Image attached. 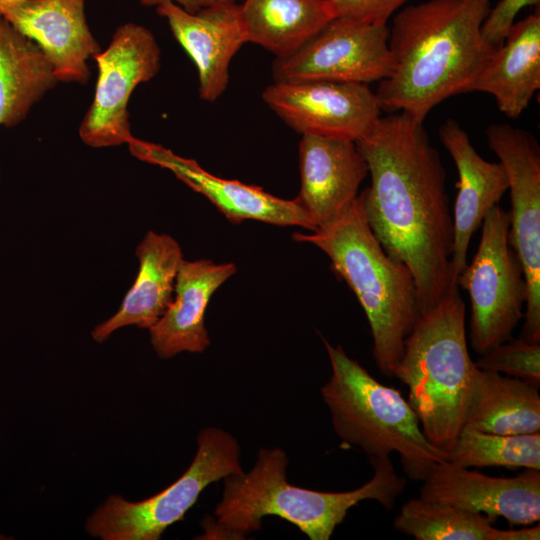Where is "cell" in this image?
<instances>
[{"label": "cell", "mask_w": 540, "mask_h": 540, "mask_svg": "<svg viewBox=\"0 0 540 540\" xmlns=\"http://www.w3.org/2000/svg\"><path fill=\"white\" fill-rule=\"evenodd\" d=\"M423 123L404 112L380 116L356 142L371 177L359 195L367 223L385 252L411 271L422 313L458 287L446 171Z\"/></svg>", "instance_id": "cell-1"}, {"label": "cell", "mask_w": 540, "mask_h": 540, "mask_svg": "<svg viewBox=\"0 0 540 540\" xmlns=\"http://www.w3.org/2000/svg\"><path fill=\"white\" fill-rule=\"evenodd\" d=\"M492 0H428L398 12L389 28L391 75L375 92L381 110L424 122L465 89L495 50L481 36Z\"/></svg>", "instance_id": "cell-2"}, {"label": "cell", "mask_w": 540, "mask_h": 540, "mask_svg": "<svg viewBox=\"0 0 540 540\" xmlns=\"http://www.w3.org/2000/svg\"><path fill=\"white\" fill-rule=\"evenodd\" d=\"M373 476L344 492H323L292 485L287 480L288 457L279 447L261 448L247 473L224 478L214 519L203 521V539H244L262 527L265 516H277L296 526L310 540H329L347 512L363 500L390 509L407 481L398 476L389 457H368Z\"/></svg>", "instance_id": "cell-3"}, {"label": "cell", "mask_w": 540, "mask_h": 540, "mask_svg": "<svg viewBox=\"0 0 540 540\" xmlns=\"http://www.w3.org/2000/svg\"><path fill=\"white\" fill-rule=\"evenodd\" d=\"M331 261L332 271L357 297L369 323L379 371L394 377L404 342L422 314L413 275L391 258L371 231L357 198L336 218L311 233L293 234Z\"/></svg>", "instance_id": "cell-4"}, {"label": "cell", "mask_w": 540, "mask_h": 540, "mask_svg": "<svg viewBox=\"0 0 540 540\" xmlns=\"http://www.w3.org/2000/svg\"><path fill=\"white\" fill-rule=\"evenodd\" d=\"M459 287L422 313L404 342L394 377L409 390L427 440L448 454L465 424L477 370L467 344Z\"/></svg>", "instance_id": "cell-5"}, {"label": "cell", "mask_w": 540, "mask_h": 540, "mask_svg": "<svg viewBox=\"0 0 540 540\" xmlns=\"http://www.w3.org/2000/svg\"><path fill=\"white\" fill-rule=\"evenodd\" d=\"M322 340L332 374L321 395L343 443L358 446L368 457L398 453L413 480H419L431 464L447 460V453L427 440L414 410L397 389L377 381L341 346Z\"/></svg>", "instance_id": "cell-6"}, {"label": "cell", "mask_w": 540, "mask_h": 540, "mask_svg": "<svg viewBox=\"0 0 540 540\" xmlns=\"http://www.w3.org/2000/svg\"><path fill=\"white\" fill-rule=\"evenodd\" d=\"M243 472L236 438L218 427L204 428L197 437L195 457L181 477L139 502L109 496L88 518L86 530L103 540H158L183 519L208 485Z\"/></svg>", "instance_id": "cell-7"}, {"label": "cell", "mask_w": 540, "mask_h": 540, "mask_svg": "<svg viewBox=\"0 0 540 540\" xmlns=\"http://www.w3.org/2000/svg\"><path fill=\"white\" fill-rule=\"evenodd\" d=\"M510 213L499 204L485 216L472 261L457 277L471 304L469 340L482 355L509 340L524 317L527 283L509 242Z\"/></svg>", "instance_id": "cell-8"}, {"label": "cell", "mask_w": 540, "mask_h": 540, "mask_svg": "<svg viewBox=\"0 0 540 540\" xmlns=\"http://www.w3.org/2000/svg\"><path fill=\"white\" fill-rule=\"evenodd\" d=\"M485 135L506 172L511 201L509 242L527 283L519 338L540 343V146L530 132L509 124H491Z\"/></svg>", "instance_id": "cell-9"}, {"label": "cell", "mask_w": 540, "mask_h": 540, "mask_svg": "<svg viewBox=\"0 0 540 540\" xmlns=\"http://www.w3.org/2000/svg\"><path fill=\"white\" fill-rule=\"evenodd\" d=\"M94 60L98 68L95 94L79 126V136L92 148L128 144L131 133L128 102L135 88L160 70L161 51L153 33L128 22L119 26Z\"/></svg>", "instance_id": "cell-10"}, {"label": "cell", "mask_w": 540, "mask_h": 540, "mask_svg": "<svg viewBox=\"0 0 540 540\" xmlns=\"http://www.w3.org/2000/svg\"><path fill=\"white\" fill-rule=\"evenodd\" d=\"M387 24L334 17L294 53L275 58L274 81H331L368 85L394 69Z\"/></svg>", "instance_id": "cell-11"}, {"label": "cell", "mask_w": 540, "mask_h": 540, "mask_svg": "<svg viewBox=\"0 0 540 540\" xmlns=\"http://www.w3.org/2000/svg\"><path fill=\"white\" fill-rule=\"evenodd\" d=\"M262 100L301 135L354 142L373 128L382 111L375 92L358 83L274 81L263 90Z\"/></svg>", "instance_id": "cell-12"}, {"label": "cell", "mask_w": 540, "mask_h": 540, "mask_svg": "<svg viewBox=\"0 0 540 540\" xmlns=\"http://www.w3.org/2000/svg\"><path fill=\"white\" fill-rule=\"evenodd\" d=\"M419 497L504 517L513 525L540 520V470L526 469L515 477H491L447 461L431 464L421 475Z\"/></svg>", "instance_id": "cell-13"}, {"label": "cell", "mask_w": 540, "mask_h": 540, "mask_svg": "<svg viewBox=\"0 0 540 540\" xmlns=\"http://www.w3.org/2000/svg\"><path fill=\"white\" fill-rule=\"evenodd\" d=\"M128 146L136 158L171 171L192 190L205 196L232 223L256 220L277 226H298L311 232L317 229L297 198H279L261 187L217 177L195 160L181 157L159 144L133 137Z\"/></svg>", "instance_id": "cell-14"}, {"label": "cell", "mask_w": 540, "mask_h": 540, "mask_svg": "<svg viewBox=\"0 0 540 540\" xmlns=\"http://www.w3.org/2000/svg\"><path fill=\"white\" fill-rule=\"evenodd\" d=\"M156 12L195 64L200 99L216 101L228 86L233 57L248 43L240 4L220 2L190 13L168 2Z\"/></svg>", "instance_id": "cell-15"}, {"label": "cell", "mask_w": 540, "mask_h": 540, "mask_svg": "<svg viewBox=\"0 0 540 540\" xmlns=\"http://www.w3.org/2000/svg\"><path fill=\"white\" fill-rule=\"evenodd\" d=\"M86 0H24L1 15L34 41L59 82L86 84L88 60L101 51L87 23Z\"/></svg>", "instance_id": "cell-16"}, {"label": "cell", "mask_w": 540, "mask_h": 540, "mask_svg": "<svg viewBox=\"0 0 540 540\" xmlns=\"http://www.w3.org/2000/svg\"><path fill=\"white\" fill-rule=\"evenodd\" d=\"M438 135L458 171L451 255L452 276L457 284V277L467 264L470 240L508 190V180L501 163L482 158L456 120L447 119L439 127Z\"/></svg>", "instance_id": "cell-17"}, {"label": "cell", "mask_w": 540, "mask_h": 540, "mask_svg": "<svg viewBox=\"0 0 540 540\" xmlns=\"http://www.w3.org/2000/svg\"><path fill=\"white\" fill-rule=\"evenodd\" d=\"M300 191L296 197L317 225L336 218L356 198L368 175L356 142L302 135L299 142Z\"/></svg>", "instance_id": "cell-18"}, {"label": "cell", "mask_w": 540, "mask_h": 540, "mask_svg": "<svg viewBox=\"0 0 540 540\" xmlns=\"http://www.w3.org/2000/svg\"><path fill=\"white\" fill-rule=\"evenodd\" d=\"M236 271L233 263L208 259L181 261L175 296L160 319L148 329L159 358L169 359L182 352L202 353L208 348L210 338L204 323L208 303Z\"/></svg>", "instance_id": "cell-19"}, {"label": "cell", "mask_w": 540, "mask_h": 540, "mask_svg": "<svg viewBox=\"0 0 540 540\" xmlns=\"http://www.w3.org/2000/svg\"><path fill=\"white\" fill-rule=\"evenodd\" d=\"M135 254L139 270L133 285L118 311L91 332L98 343L122 327L135 325L150 329L173 300L176 276L183 260L179 243L168 234L149 230Z\"/></svg>", "instance_id": "cell-20"}, {"label": "cell", "mask_w": 540, "mask_h": 540, "mask_svg": "<svg viewBox=\"0 0 540 540\" xmlns=\"http://www.w3.org/2000/svg\"><path fill=\"white\" fill-rule=\"evenodd\" d=\"M540 88V12L515 22L503 44L465 89L492 95L498 109L516 119Z\"/></svg>", "instance_id": "cell-21"}, {"label": "cell", "mask_w": 540, "mask_h": 540, "mask_svg": "<svg viewBox=\"0 0 540 540\" xmlns=\"http://www.w3.org/2000/svg\"><path fill=\"white\" fill-rule=\"evenodd\" d=\"M58 82L41 48L0 15V126L20 124Z\"/></svg>", "instance_id": "cell-22"}, {"label": "cell", "mask_w": 540, "mask_h": 540, "mask_svg": "<svg viewBox=\"0 0 540 540\" xmlns=\"http://www.w3.org/2000/svg\"><path fill=\"white\" fill-rule=\"evenodd\" d=\"M464 425L500 435L538 433V388L518 378L477 368Z\"/></svg>", "instance_id": "cell-23"}, {"label": "cell", "mask_w": 540, "mask_h": 540, "mask_svg": "<svg viewBox=\"0 0 540 540\" xmlns=\"http://www.w3.org/2000/svg\"><path fill=\"white\" fill-rule=\"evenodd\" d=\"M240 13L247 42L285 57L334 18L328 0H244Z\"/></svg>", "instance_id": "cell-24"}, {"label": "cell", "mask_w": 540, "mask_h": 540, "mask_svg": "<svg viewBox=\"0 0 540 540\" xmlns=\"http://www.w3.org/2000/svg\"><path fill=\"white\" fill-rule=\"evenodd\" d=\"M488 516L421 497L408 500L394 528L416 540H538L540 526L501 530Z\"/></svg>", "instance_id": "cell-25"}, {"label": "cell", "mask_w": 540, "mask_h": 540, "mask_svg": "<svg viewBox=\"0 0 540 540\" xmlns=\"http://www.w3.org/2000/svg\"><path fill=\"white\" fill-rule=\"evenodd\" d=\"M446 461L462 468L502 466L540 470V432L500 435L464 425Z\"/></svg>", "instance_id": "cell-26"}, {"label": "cell", "mask_w": 540, "mask_h": 540, "mask_svg": "<svg viewBox=\"0 0 540 540\" xmlns=\"http://www.w3.org/2000/svg\"><path fill=\"white\" fill-rule=\"evenodd\" d=\"M475 365L482 370L521 379L538 388L540 384V343L510 338L480 355Z\"/></svg>", "instance_id": "cell-27"}, {"label": "cell", "mask_w": 540, "mask_h": 540, "mask_svg": "<svg viewBox=\"0 0 540 540\" xmlns=\"http://www.w3.org/2000/svg\"><path fill=\"white\" fill-rule=\"evenodd\" d=\"M540 0H500L494 8H490L481 25V36L484 42L497 50L505 41L517 14L527 6H539Z\"/></svg>", "instance_id": "cell-28"}, {"label": "cell", "mask_w": 540, "mask_h": 540, "mask_svg": "<svg viewBox=\"0 0 540 540\" xmlns=\"http://www.w3.org/2000/svg\"><path fill=\"white\" fill-rule=\"evenodd\" d=\"M334 17L351 18L372 24L388 19L408 0H328Z\"/></svg>", "instance_id": "cell-29"}, {"label": "cell", "mask_w": 540, "mask_h": 540, "mask_svg": "<svg viewBox=\"0 0 540 540\" xmlns=\"http://www.w3.org/2000/svg\"><path fill=\"white\" fill-rule=\"evenodd\" d=\"M168 2L181 7L187 12L194 13L216 3L237 2V0H140L141 5L147 7H157Z\"/></svg>", "instance_id": "cell-30"}, {"label": "cell", "mask_w": 540, "mask_h": 540, "mask_svg": "<svg viewBox=\"0 0 540 540\" xmlns=\"http://www.w3.org/2000/svg\"><path fill=\"white\" fill-rule=\"evenodd\" d=\"M24 0H0V15L9 7Z\"/></svg>", "instance_id": "cell-31"}, {"label": "cell", "mask_w": 540, "mask_h": 540, "mask_svg": "<svg viewBox=\"0 0 540 540\" xmlns=\"http://www.w3.org/2000/svg\"><path fill=\"white\" fill-rule=\"evenodd\" d=\"M0 176H1V169H0Z\"/></svg>", "instance_id": "cell-32"}]
</instances>
